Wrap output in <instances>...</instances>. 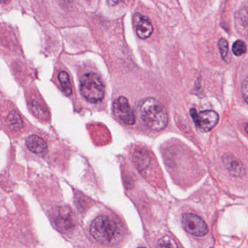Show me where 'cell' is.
<instances>
[{"instance_id":"obj_1","label":"cell","mask_w":248,"mask_h":248,"mask_svg":"<svg viewBox=\"0 0 248 248\" xmlns=\"http://www.w3.org/2000/svg\"><path fill=\"white\" fill-rule=\"evenodd\" d=\"M90 231L93 237L103 245L117 244L123 236L121 228L118 223L107 216H98L94 219Z\"/></svg>"},{"instance_id":"obj_2","label":"cell","mask_w":248,"mask_h":248,"mask_svg":"<svg viewBox=\"0 0 248 248\" xmlns=\"http://www.w3.org/2000/svg\"><path fill=\"white\" fill-rule=\"evenodd\" d=\"M140 118L149 128L162 130L168 122V113L164 106L154 98L143 100L139 105Z\"/></svg>"},{"instance_id":"obj_3","label":"cell","mask_w":248,"mask_h":248,"mask_svg":"<svg viewBox=\"0 0 248 248\" xmlns=\"http://www.w3.org/2000/svg\"><path fill=\"white\" fill-rule=\"evenodd\" d=\"M80 92L89 102H100L104 96V85L100 77L93 72L85 74L80 79Z\"/></svg>"},{"instance_id":"obj_4","label":"cell","mask_w":248,"mask_h":248,"mask_svg":"<svg viewBox=\"0 0 248 248\" xmlns=\"http://www.w3.org/2000/svg\"><path fill=\"white\" fill-rule=\"evenodd\" d=\"M190 114L196 127L201 132L210 131L217 124L219 120L218 114L212 110H205L197 113L194 108H191Z\"/></svg>"},{"instance_id":"obj_5","label":"cell","mask_w":248,"mask_h":248,"mask_svg":"<svg viewBox=\"0 0 248 248\" xmlns=\"http://www.w3.org/2000/svg\"><path fill=\"white\" fill-rule=\"evenodd\" d=\"M181 223L184 229L194 236H203L208 232L205 222L198 216L191 213L183 215Z\"/></svg>"},{"instance_id":"obj_6","label":"cell","mask_w":248,"mask_h":248,"mask_svg":"<svg viewBox=\"0 0 248 248\" xmlns=\"http://www.w3.org/2000/svg\"><path fill=\"white\" fill-rule=\"evenodd\" d=\"M114 115L122 123L132 125L136 122V116L130 107L128 100L121 96L117 98L113 104Z\"/></svg>"},{"instance_id":"obj_7","label":"cell","mask_w":248,"mask_h":248,"mask_svg":"<svg viewBox=\"0 0 248 248\" xmlns=\"http://www.w3.org/2000/svg\"><path fill=\"white\" fill-rule=\"evenodd\" d=\"M133 24L138 37L141 40H146L151 37L154 31L152 21L149 17L137 13L133 16Z\"/></svg>"},{"instance_id":"obj_8","label":"cell","mask_w":248,"mask_h":248,"mask_svg":"<svg viewBox=\"0 0 248 248\" xmlns=\"http://www.w3.org/2000/svg\"><path fill=\"white\" fill-rule=\"evenodd\" d=\"M222 162L225 168L233 176L242 177L245 175L246 169L243 163L233 155L226 154L222 157Z\"/></svg>"},{"instance_id":"obj_9","label":"cell","mask_w":248,"mask_h":248,"mask_svg":"<svg viewBox=\"0 0 248 248\" xmlns=\"http://www.w3.org/2000/svg\"><path fill=\"white\" fill-rule=\"evenodd\" d=\"M26 146L30 152L40 156H44L47 152V143L44 139L36 135H31L27 138Z\"/></svg>"},{"instance_id":"obj_10","label":"cell","mask_w":248,"mask_h":248,"mask_svg":"<svg viewBox=\"0 0 248 248\" xmlns=\"http://www.w3.org/2000/svg\"><path fill=\"white\" fill-rule=\"evenodd\" d=\"M134 162L137 169L143 171L150 165V156L144 149H137L134 154Z\"/></svg>"},{"instance_id":"obj_11","label":"cell","mask_w":248,"mask_h":248,"mask_svg":"<svg viewBox=\"0 0 248 248\" xmlns=\"http://www.w3.org/2000/svg\"><path fill=\"white\" fill-rule=\"evenodd\" d=\"M71 214L69 210L66 208L60 209L56 216V226L61 229H67L70 227L72 224V220H71Z\"/></svg>"},{"instance_id":"obj_12","label":"cell","mask_w":248,"mask_h":248,"mask_svg":"<svg viewBox=\"0 0 248 248\" xmlns=\"http://www.w3.org/2000/svg\"><path fill=\"white\" fill-rule=\"evenodd\" d=\"M8 124L10 128L14 131H18L24 125L21 116L16 111H12L8 114Z\"/></svg>"},{"instance_id":"obj_13","label":"cell","mask_w":248,"mask_h":248,"mask_svg":"<svg viewBox=\"0 0 248 248\" xmlns=\"http://www.w3.org/2000/svg\"><path fill=\"white\" fill-rule=\"evenodd\" d=\"M59 82H60L61 86L65 95L69 96L72 95V89L71 86L70 80H69V76L66 72H61L59 75Z\"/></svg>"},{"instance_id":"obj_14","label":"cell","mask_w":248,"mask_h":248,"mask_svg":"<svg viewBox=\"0 0 248 248\" xmlns=\"http://www.w3.org/2000/svg\"><path fill=\"white\" fill-rule=\"evenodd\" d=\"M246 44L242 40H237L235 42L232 46V52L236 56H242L244 53H246Z\"/></svg>"},{"instance_id":"obj_15","label":"cell","mask_w":248,"mask_h":248,"mask_svg":"<svg viewBox=\"0 0 248 248\" xmlns=\"http://www.w3.org/2000/svg\"><path fill=\"white\" fill-rule=\"evenodd\" d=\"M218 47L222 59L225 62H227L229 55V45L227 41L225 39H220L218 41Z\"/></svg>"},{"instance_id":"obj_16","label":"cell","mask_w":248,"mask_h":248,"mask_svg":"<svg viewBox=\"0 0 248 248\" xmlns=\"http://www.w3.org/2000/svg\"><path fill=\"white\" fill-rule=\"evenodd\" d=\"M31 107V110L35 114V115L40 116V117H44L47 114L46 108L41 104H39V102H37V101H32Z\"/></svg>"},{"instance_id":"obj_17","label":"cell","mask_w":248,"mask_h":248,"mask_svg":"<svg viewBox=\"0 0 248 248\" xmlns=\"http://www.w3.org/2000/svg\"><path fill=\"white\" fill-rule=\"evenodd\" d=\"M158 247L159 248H176L177 245L171 238L165 236L159 239Z\"/></svg>"},{"instance_id":"obj_18","label":"cell","mask_w":248,"mask_h":248,"mask_svg":"<svg viewBox=\"0 0 248 248\" xmlns=\"http://www.w3.org/2000/svg\"><path fill=\"white\" fill-rule=\"evenodd\" d=\"M242 94H243L245 102H247V98H248V81H247V79H245V82L242 85Z\"/></svg>"},{"instance_id":"obj_19","label":"cell","mask_w":248,"mask_h":248,"mask_svg":"<svg viewBox=\"0 0 248 248\" xmlns=\"http://www.w3.org/2000/svg\"><path fill=\"white\" fill-rule=\"evenodd\" d=\"M123 1L124 0H107V3L109 7H114Z\"/></svg>"},{"instance_id":"obj_20","label":"cell","mask_w":248,"mask_h":248,"mask_svg":"<svg viewBox=\"0 0 248 248\" xmlns=\"http://www.w3.org/2000/svg\"><path fill=\"white\" fill-rule=\"evenodd\" d=\"M10 0H0V3L5 4L9 2Z\"/></svg>"}]
</instances>
